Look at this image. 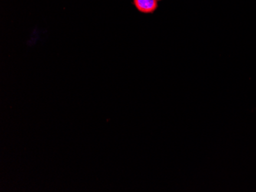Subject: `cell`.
I'll list each match as a JSON object with an SVG mask.
<instances>
[{"label": "cell", "mask_w": 256, "mask_h": 192, "mask_svg": "<svg viewBox=\"0 0 256 192\" xmlns=\"http://www.w3.org/2000/svg\"><path fill=\"white\" fill-rule=\"evenodd\" d=\"M134 4L142 13H153L158 8V0H134Z\"/></svg>", "instance_id": "obj_1"}, {"label": "cell", "mask_w": 256, "mask_h": 192, "mask_svg": "<svg viewBox=\"0 0 256 192\" xmlns=\"http://www.w3.org/2000/svg\"><path fill=\"white\" fill-rule=\"evenodd\" d=\"M158 1H160V0H158Z\"/></svg>", "instance_id": "obj_2"}]
</instances>
